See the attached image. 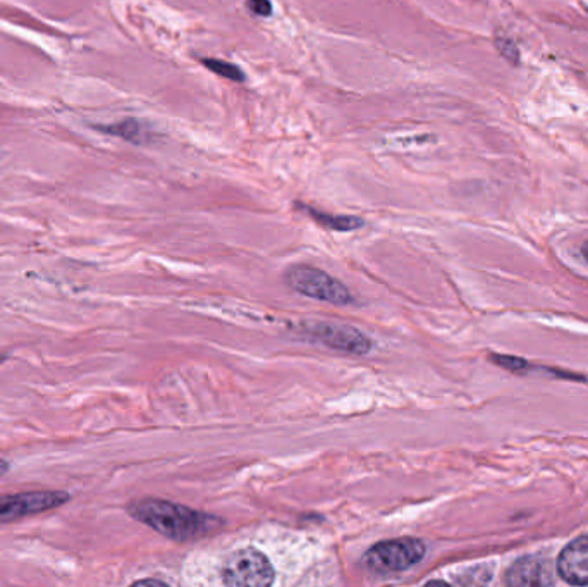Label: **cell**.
<instances>
[{
	"instance_id": "cell-11",
	"label": "cell",
	"mask_w": 588,
	"mask_h": 587,
	"mask_svg": "<svg viewBox=\"0 0 588 587\" xmlns=\"http://www.w3.org/2000/svg\"><path fill=\"white\" fill-rule=\"evenodd\" d=\"M111 133L114 135L123 136L126 138L128 142H136L141 143L145 142V128H141V124L138 121H133V119H129V121H124V123L116 124L114 128H111Z\"/></svg>"
},
{
	"instance_id": "cell-8",
	"label": "cell",
	"mask_w": 588,
	"mask_h": 587,
	"mask_svg": "<svg viewBox=\"0 0 588 587\" xmlns=\"http://www.w3.org/2000/svg\"><path fill=\"white\" fill-rule=\"evenodd\" d=\"M509 586H549L552 579L551 565L539 558H521L506 572Z\"/></svg>"
},
{
	"instance_id": "cell-5",
	"label": "cell",
	"mask_w": 588,
	"mask_h": 587,
	"mask_svg": "<svg viewBox=\"0 0 588 587\" xmlns=\"http://www.w3.org/2000/svg\"><path fill=\"white\" fill-rule=\"evenodd\" d=\"M71 500L66 491H23L16 495H0V524L50 512Z\"/></svg>"
},
{
	"instance_id": "cell-7",
	"label": "cell",
	"mask_w": 588,
	"mask_h": 587,
	"mask_svg": "<svg viewBox=\"0 0 588 587\" xmlns=\"http://www.w3.org/2000/svg\"><path fill=\"white\" fill-rule=\"evenodd\" d=\"M558 574L573 586H588V536L571 541L558 558Z\"/></svg>"
},
{
	"instance_id": "cell-16",
	"label": "cell",
	"mask_w": 588,
	"mask_h": 587,
	"mask_svg": "<svg viewBox=\"0 0 588 587\" xmlns=\"http://www.w3.org/2000/svg\"><path fill=\"white\" fill-rule=\"evenodd\" d=\"M582 252H583V255H585V259L588 260V241H587V243H585V245H583Z\"/></svg>"
},
{
	"instance_id": "cell-1",
	"label": "cell",
	"mask_w": 588,
	"mask_h": 587,
	"mask_svg": "<svg viewBox=\"0 0 588 587\" xmlns=\"http://www.w3.org/2000/svg\"><path fill=\"white\" fill-rule=\"evenodd\" d=\"M128 513L141 524L162 534L164 538L179 543L203 538L221 524L217 517H212L209 513L198 512L193 508L159 498L131 501Z\"/></svg>"
},
{
	"instance_id": "cell-13",
	"label": "cell",
	"mask_w": 588,
	"mask_h": 587,
	"mask_svg": "<svg viewBox=\"0 0 588 587\" xmlns=\"http://www.w3.org/2000/svg\"><path fill=\"white\" fill-rule=\"evenodd\" d=\"M497 49L501 50V54H503L506 59H509V61H518V59H516V57H518V50H516L515 45L508 42V40H501V38H499V40H497Z\"/></svg>"
},
{
	"instance_id": "cell-2",
	"label": "cell",
	"mask_w": 588,
	"mask_h": 587,
	"mask_svg": "<svg viewBox=\"0 0 588 587\" xmlns=\"http://www.w3.org/2000/svg\"><path fill=\"white\" fill-rule=\"evenodd\" d=\"M427 553L422 539H387L368 548L363 555V567L375 575L399 574L417 565Z\"/></svg>"
},
{
	"instance_id": "cell-10",
	"label": "cell",
	"mask_w": 588,
	"mask_h": 587,
	"mask_svg": "<svg viewBox=\"0 0 588 587\" xmlns=\"http://www.w3.org/2000/svg\"><path fill=\"white\" fill-rule=\"evenodd\" d=\"M203 66L205 68H209L212 73L215 75L224 76L227 80L231 81H243L245 80V75H243V71L238 68V66H234L231 62L221 61V59H202Z\"/></svg>"
},
{
	"instance_id": "cell-15",
	"label": "cell",
	"mask_w": 588,
	"mask_h": 587,
	"mask_svg": "<svg viewBox=\"0 0 588 587\" xmlns=\"http://www.w3.org/2000/svg\"><path fill=\"white\" fill-rule=\"evenodd\" d=\"M7 470H9V464H7L6 460H0V476L6 474Z\"/></svg>"
},
{
	"instance_id": "cell-17",
	"label": "cell",
	"mask_w": 588,
	"mask_h": 587,
	"mask_svg": "<svg viewBox=\"0 0 588 587\" xmlns=\"http://www.w3.org/2000/svg\"><path fill=\"white\" fill-rule=\"evenodd\" d=\"M6 355H4V353H0V364H2V362H6Z\"/></svg>"
},
{
	"instance_id": "cell-4",
	"label": "cell",
	"mask_w": 588,
	"mask_h": 587,
	"mask_svg": "<svg viewBox=\"0 0 588 587\" xmlns=\"http://www.w3.org/2000/svg\"><path fill=\"white\" fill-rule=\"evenodd\" d=\"M284 279L289 288L313 300L332 303V305H348L353 302L350 290L339 279L332 278L331 274L325 271H320L319 267L307 266V264L289 267Z\"/></svg>"
},
{
	"instance_id": "cell-3",
	"label": "cell",
	"mask_w": 588,
	"mask_h": 587,
	"mask_svg": "<svg viewBox=\"0 0 588 587\" xmlns=\"http://www.w3.org/2000/svg\"><path fill=\"white\" fill-rule=\"evenodd\" d=\"M222 582L231 587H267L274 584L276 572L264 553L255 548H241L222 563Z\"/></svg>"
},
{
	"instance_id": "cell-6",
	"label": "cell",
	"mask_w": 588,
	"mask_h": 587,
	"mask_svg": "<svg viewBox=\"0 0 588 587\" xmlns=\"http://www.w3.org/2000/svg\"><path fill=\"white\" fill-rule=\"evenodd\" d=\"M310 341L322 343L325 347L337 352L351 353V355H368L374 348L367 334L343 324H329V322H313L303 326Z\"/></svg>"
},
{
	"instance_id": "cell-9",
	"label": "cell",
	"mask_w": 588,
	"mask_h": 587,
	"mask_svg": "<svg viewBox=\"0 0 588 587\" xmlns=\"http://www.w3.org/2000/svg\"><path fill=\"white\" fill-rule=\"evenodd\" d=\"M303 211L307 212L315 223H319L324 228L334 229V231H353V229L362 228L363 226V221L360 217L332 216V214L315 211L313 207H303Z\"/></svg>"
},
{
	"instance_id": "cell-12",
	"label": "cell",
	"mask_w": 588,
	"mask_h": 587,
	"mask_svg": "<svg viewBox=\"0 0 588 587\" xmlns=\"http://www.w3.org/2000/svg\"><path fill=\"white\" fill-rule=\"evenodd\" d=\"M246 7L250 13L257 14L260 18H267L272 14V2L270 0H248Z\"/></svg>"
},
{
	"instance_id": "cell-14",
	"label": "cell",
	"mask_w": 588,
	"mask_h": 587,
	"mask_svg": "<svg viewBox=\"0 0 588 587\" xmlns=\"http://www.w3.org/2000/svg\"><path fill=\"white\" fill-rule=\"evenodd\" d=\"M135 586H166V582L159 579H143V581H136Z\"/></svg>"
}]
</instances>
